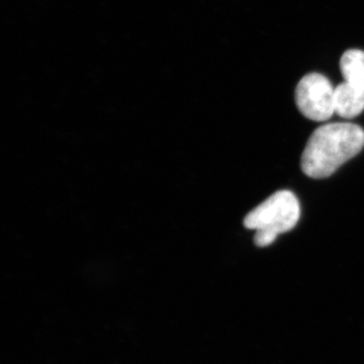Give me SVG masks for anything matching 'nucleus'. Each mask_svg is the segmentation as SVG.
I'll return each mask as SVG.
<instances>
[{"label":"nucleus","mask_w":364,"mask_h":364,"mask_svg":"<svg viewBox=\"0 0 364 364\" xmlns=\"http://www.w3.org/2000/svg\"><path fill=\"white\" fill-rule=\"evenodd\" d=\"M364 147V130L351 123L326 124L314 132L301 155L304 173L312 178L331 176Z\"/></svg>","instance_id":"obj_1"},{"label":"nucleus","mask_w":364,"mask_h":364,"mask_svg":"<svg viewBox=\"0 0 364 364\" xmlns=\"http://www.w3.org/2000/svg\"><path fill=\"white\" fill-rule=\"evenodd\" d=\"M301 217V205L289 191H279L253 208L245 219L247 229L265 230L279 236L293 230Z\"/></svg>","instance_id":"obj_2"},{"label":"nucleus","mask_w":364,"mask_h":364,"mask_svg":"<svg viewBox=\"0 0 364 364\" xmlns=\"http://www.w3.org/2000/svg\"><path fill=\"white\" fill-rule=\"evenodd\" d=\"M334 91L326 76L320 73L308 74L296 85V107L311 121H328L335 114Z\"/></svg>","instance_id":"obj_3"},{"label":"nucleus","mask_w":364,"mask_h":364,"mask_svg":"<svg viewBox=\"0 0 364 364\" xmlns=\"http://www.w3.org/2000/svg\"><path fill=\"white\" fill-rule=\"evenodd\" d=\"M335 114L343 119H353L364 111V90L341 83L335 87L334 91Z\"/></svg>","instance_id":"obj_4"},{"label":"nucleus","mask_w":364,"mask_h":364,"mask_svg":"<svg viewBox=\"0 0 364 364\" xmlns=\"http://www.w3.org/2000/svg\"><path fill=\"white\" fill-rule=\"evenodd\" d=\"M340 70L345 82L364 90V51L347 50L340 59Z\"/></svg>","instance_id":"obj_5"},{"label":"nucleus","mask_w":364,"mask_h":364,"mask_svg":"<svg viewBox=\"0 0 364 364\" xmlns=\"http://www.w3.org/2000/svg\"><path fill=\"white\" fill-rule=\"evenodd\" d=\"M277 238V235L265 230H257L254 236V243L258 247H267L272 244Z\"/></svg>","instance_id":"obj_6"}]
</instances>
